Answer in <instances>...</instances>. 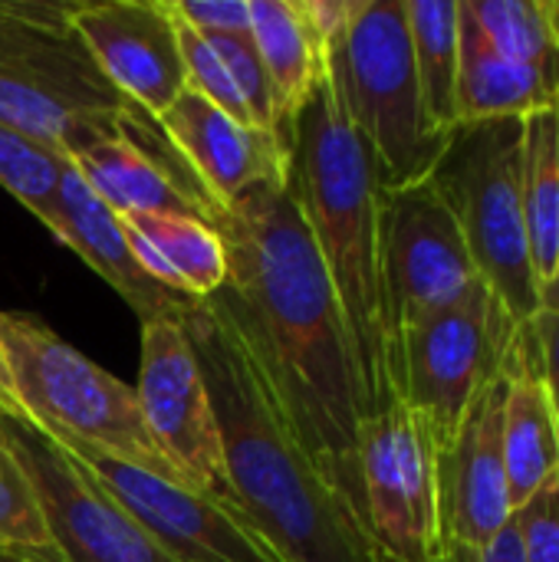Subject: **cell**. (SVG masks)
Here are the masks:
<instances>
[{"label":"cell","instance_id":"obj_22","mask_svg":"<svg viewBox=\"0 0 559 562\" xmlns=\"http://www.w3.org/2000/svg\"><path fill=\"white\" fill-rule=\"evenodd\" d=\"M250 40L273 92V132L287 145L290 125L326 69L290 0H250Z\"/></svg>","mask_w":559,"mask_h":562},{"label":"cell","instance_id":"obj_14","mask_svg":"<svg viewBox=\"0 0 559 562\" xmlns=\"http://www.w3.org/2000/svg\"><path fill=\"white\" fill-rule=\"evenodd\" d=\"M72 33L115 92L152 119L188 89L168 0H76Z\"/></svg>","mask_w":559,"mask_h":562},{"label":"cell","instance_id":"obj_29","mask_svg":"<svg viewBox=\"0 0 559 562\" xmlns=\"http://www.w3.org/2000/svg\"><path fill=\"white\" fill-rule=\"evenodd\" d=\"M208 43L224 59V66H227V72H231V79H234L244 105H247L250 122L264 132H273V92H270V79H267V69L257 56L254 40L250 36H214Z\"/></svg>","mask_w":559,"mask_h":562},{"label":"cell","instance_id":"obj_13","mask_svg":"<svg viewBox=\"0 0 559 562\" xmlns=\"http://www.w3.org/2000/svg\"><path fill=\"white\" fill-rule=\"evenodd\" d=\"M56 441L66 445L115 494V501L171 562H283L250 527L237 504L148 474L102 454L99 448L69 438Z\"/></svg>","mask_w":559,"mask_h":562},{"label":"cell","instance_id":"obj_27","mask_svg":"<svg viewBox=\"0 0 559 562\" xmlns=\"http://www.w3.org/2000/svg\"><path fill=\"white\" fill-rule=\"evenodd\" d=\"M0 553L30 562H66L59 557L33 487L16 458L0 441Z\"/></svg>","mask_w":559,"mask_h":562},{"label":"cell","instance_id":"obj_23","mask_svg":"<svg viewBox=\"0 0 559 562\" xmlns=\"http://www.w3.org/2000/svg\"><path fill=\"white\" fill-rule=\"evenodd\" d=\"M521 201L534 277L544 286L559 254V105L524 119Z\"/></svg>","mask_w":559,"mask_h":562},{"label":"cell","instance_id":"obj_12","mask_svg":"<svg viewBox=\"0 0 559 562\" xmlns=\"http://www.w3.org/2000/svg\"><path fill=\"white\" fill-rule=\"evenodd\" d=\"M138 412L155 451L198 494L231 501L224 477L214 408L181 319L142 323V369L135 385Z\"/></svg>","mask_w":559,"mask_h":562},{"label":"cell","instance_id":"obj_5","mask_svg":"<svg viewBox=\"0 0 559 562\" xmlns=\"http://www.w3.org/2000/svg\"><path fill=\"white\" fill-rule=\"evenodd\" d=\"M0 346L26 418L49 438L99 448L109 458L181 484L155 451L132 385L86 359L30 313H0Z\"/></svg>","mask_w":559,"mask_h":562},{"label":"cell","instance_id":"obj_31","mask_svg":"<svg viewBox=\"0 0 559 562\" xmlns=\"http://www.w3.org/2000/svg\"><path fill=\"white\" fill-rule=\"evenodd\" d=\"M168 10L208 40L250 36V0H168Z\"/></svg>","mask_w":559,"mask_h":562},{"label":"cell","instance_id":"obj_28","mask_svg":"<svg viewBox=\"0 0 559 562\" xmlns=\"http://www.w3.org/2000/svg\"><path fill=\"white\" fill-rule=\"evenodd\" d=\"M178 43H181V63H185L188 89L198 92L201 99H208L211 105H217L221 112H227L231 119H237L244 125H254L250 115H247V105H244V99H241V92H237L227 66H224V59L217 56V49L201 33L185 26L181 20H178Z\"/></svg>","mask_w":559,"mask_h":562},{"label":"cell","instance_id":"obj_2","mask_svg":"<svg viewBox=\"0 0 559 562\" xmlns=\"http://www.w3.org/2000/svg\"><path fill=\"white\" fill-rule=\"evenodd\" d=\"M201 366L234 504L283 562H385L356 510L323 481L227 316H181Z\"/></svg>","mask_w":559,"mask_h":562},{"label":"cell","instance_id":"obj_16","mask_svg":"<svg viewBox=\"0 0 559 562\" xmlns=\"http://www.w3.org/2000/svg\"><path fill=\"white\" fill-rule=\"evenodd\" d=\"M89 191L122 214H178L214 221V204L191 178L188 165L161 135L158 119L142 109L125 122L122 132L99 138L66 158Z\"/></svg>","mask_w":559,"mask_h":562},{"label":"cell","instance_id":"obj_10","mask_svg":"<svg viewBox=\"0 0 559 562\" xmlns=\"http://www.w3.org/2000/svg\"><path fill=\"white\" fill-rule=\"evenodd\" d=\"M0 441L26 474L66 562H171L115 494L33 418L0 412Z\"/></svg>","mask_w":559,"mask_h":562},{"label":"cell","instance_id":"obj_37","mask_svg":"<svg viewBox=\"0 0 559 562\" xmlns=\"http://www.w3.org/2000/svg\"><path fill=\"white\" fill-rule=\"evenodd\" d=\"M438 562H445V560H438Z\"/></svg>","mask_w":559,"mask_h":562},{"label":"cell","instance_id":"obj_15","mask_svg":"<svg viewBox=\"0 0 559 562\" xmlns=\"http://www.w3.org/2000/svg\"><path fill=\"white\" fill-rule=\"evenodd\" d=\"M504 398L507 362L478 392L455 438L435 454L441 543L481 550L511 524L504 471Z\"/></svg>","mask_w":559,"mask_h":562},{"label":"cell","instance_id":"obj_7","mask_svg":"<svg viewBox=\"0 0 559 562\" xmlns=\"http://www.w3.org/2000/svg\"><path fill=\"white\" fill-rule=\"evenodd\" d=\"M138 109L115 92L72 30L0 16V122L72 158L125 128Z\"/></svg>","mask_w":559,"mask_h":562},{"label":"cell","instance_id":"obj_26","mask_svg":"<svg viewBox=\"0 0 559 562\" xmlns=\"http://www.w3.org/2000/svg\"><path fill=\"white\" fill-rule=\"evenodd\" d=\"M66 158L0 122V188L53 231Z\"/></svg>","mask_w":559,"mask_h":562},{"label":"cell","instance_id":"obj_24","mask_svg":"<svg viewBox=\"0 0 559 562\" xmlns=\"http://www.w3.org/2000/svg\"><path fill=\"white\" fill-rule=\"evenodd\" d=\"M422 105L432 132L448 135L458 119L461 26L458 0H405Z\"/></svg>","mask_w":559,"mask_h":562},{"label":"cell","instance_id":"obj_18","mask_svg":"<svg viewBox=\"0 0 559 562\" xmlns=\"http://www.w3.org/2000/svg\"><path fill=\"white\" fill-rule=\"evenodd\" d=\"M59 244L76 250L132 310L142 323L152 319H181L194 303L185 293H175L152 280L145 267L138 263L125 227L112 207H105L89 184L79 178V171L66 161L59 178V198H56V224L49 231Z\"/></svg>","mask_w":559,"mask_h":562},{"label":"cell","instance_id":"obj_20","mask_svg":"<svg viewBox=\"0 0 559 562\" xmlns=\"http://www.w3.org/2000/svg\"><path fill=\"white\" fill-rule=\"evenodd\" d=\"M461 69H458V119H527L559 105V69L527 66L497 53L458 0ZM458 122V125H461Z\"/></svg>","mask_w":559,"mask_h":562},{"label":"cell","instance_id":"obj_21","mask_svg":"<svg viewBox=\"0 0 559 562\" xmlns=\"http://www.w3.org/2000/svg\"><path fill=\"white\" fill-rule=\"evenodd\" d=\"M125 237L152 280L191 300H211L227 280V247L198 217L122 214Z\"/></svg>","mask_w":559,"mask_h":562},{"label":"cell","instance_id":"obj_17","mask_svg":"<svg viewBox=\"0 0 559 562\" xmlns=\"http://www.w3.org/2000/svg\"><path fill=\"white\" fill-rule=\"evenodd\" d=\"M158 125L214 207L260 184L287 188V145L273 132L231 119L191 89L158 115Z\"/></svg>","mask_w":559,"mask_h":562},{"label":"cell","instance_id":"obj_36","mask_svg":"<svg viewBox=\"0 0 559 562\" xmlns=\"http://www.w3.org/2000/svg\"><path fill=\"white\" fill-rule=\"evenodd\" d=\"M0 562H30V560H20V557H7V553H0Z\"/></svg>","mask_w":559,"mask_h":562},{"label":"cell","instance_id":"obj_4","mask_svg":"<svg viewBox=\"0 0 559 562\" xmlns=\"http://www.w3.org/2000/svg\"><path fill=\"white\" fill-rule=\"evenodd\" d=\"M346 119L362 138L382 191L425 181L448 142L422 105L405 0H359L326 53Z\"/></svg>","mask_w":559,"mask_h":562},{"label":"cell","instance_id":"obj_19","mask_svg":"<svg viewBox=\"0 0 559 562\" xmlns=\"http://www.w3.org/2000/svg\"><path fill=\"white\" fill-rule=\"evenodd\" d=\"M504 471L511 514L559 474V422L530 323L517 326L507 352V398H504Z\"/></svg>","mask_w":559,"mask_h":562},{"label":"cell","instance_id":"obj_3","mask_svg":"<svg viewBox=\"0 0 559 562\" xmlns=\"http://www.w3.org/2000/svg\"><path fill=\"white\" fill-rule=\"evenodd\" d=\"M379 181L323 69L287 135V194L297 201L343 310L362 422L399 402L379 267Z\"/></svg>","mask_w":559,"mask_h":562},{"label":"cell","instance_id":"obj_6","mask_svg":"<svg viewBox=\"0 0 559 562\" xmlns=\"http://www.w3.org/2000/svg\"><path fill=\"white\" fill-rule=\"evenodd\" d=\"M524 119H478L451 128L428 181L451 207L478 277L517 323L540 310L524 201Z\"/></svg>","mask_w":559,"mask_h":562},{"label":"cell","instance_id":"obj_30","mask_svg":"<svg viewBox=\"0 0 559 562\" xmlns=\"http://www.w3.org/2000/svg\"><path fill=\"white\" fill-rule=\"evenodd\" d=\"M511 524L517 527L524 562H559V474L511 514Z\"/></svg>","mask_w":559,"mask_h":562},{"label":"cell","instance_id":"obj_11","mask_svg":"<svg viewBox=\"0 0 559 562\" xmlns=\"http://www.w3.org/2000/svg\"><path fill=\"white\" fill-rule=\"evenodd\" d=\"M359 484L366 530L382 560L438 562L445 557L435 448L402 402L362 422Z\"/></svg>","mask_w":559,"mask_h":562},{"label":"cell","instance_id":"obj_32","mask_svg":"<svg viewBox=\"0 0 559 562\" xmlns=\"http://www.w3.org/2000/svg\"><path fill=\"white\" fill-rule=\"evenodd\" d=\"M527 323H530L534 339H537V349H540L544 385H547V395H550V405H554L559 422V313L537 310L534 319H527Z\"/></svg>","mask_w":559,"mask_h":562},{"label":"cell","instance_id":"obj_9","mask_svg":"<svg viewBox=\"0 0 559 562\" xmlns=\"http://www.w3.org/2000/svg\"><path fill=\"white\" fill-rule=\"evenodd\" d=\"M379 267L399 395L402 336L461 300L481 280L451 207L428 178L379 191Z\"/></svg>","mask_w":559,"mask_h":562},{"label":"cell","instance_id":"obj_33","mask_svg":"<svg viewBox=\"0 0 559 562\" xmlns=\"http://www.w3.org/2000/svg\"><path fill=\"white\" fill-rule=\"evenodd\" d=\"M445 562H524L521 553V537H517V527L507 524L488 547L481 550H465V547H448L445 550Z\"/></svg>","mask_w":559,"mask_h":562},{"label":"cell","instance_id":"obj_25","mask_svg":"<svg viewBox=\"0 0 559 562\" xmlns=\"http://www.w3.org/2000/svg\"><path fill=\"white\" fill-rule=\"evenodd\" d=\"M484 40L507 59L559 69V0H461Z\"/></svg>","mask_w":559,"mask_h":562},{"label":"cell","instance_id":"obj_8","mask_svg":"<svg viewBox=\"0 0 559 562\" xmlns=\"http://www.w3.org/2000/svg\"><path fill=\"white\" fill-rule=\"evenodd\" d=\"M517 319L474 280L461 300L402 336L399 402L418 418L435 454L448 448L478 392L504 369Z\"/></svg>","mask_w":559,"mask_h":562},{"label":"cell","instance_id":"obj_1","mask_svg":"<svg viewBox=\"0 0 559 562\" xmlns=\"http://www.w3.org/2000/svg\"><path fill=\"white\" fill-rule=\"evenodd\" d=\"M227 280L211 303L237 329L323 481L362 517V398L339 300L287 188L260 184L214 211Z\"/></svg>","mask_w":559,"mask_h":562},{"label":"cell","instance_id":"obj_35","mask_svg":"<svg viewBox=\"0 0 559 562\" xmlns=\"http://www.w3.org/2000/svg\"><path fill=\"white\" fill-rule=\"evenodd\" d=\"M540 310H547V313H559V254H557V267H554V277L540 286Z\"/></svg>","mask_w":559,"mask_h":562},{"label":"cell","instance_id":"obj_34","mask_svg":"<svg viewBox=\"0 0 559 562\" xmlns=\"http://www.w3.org/2000/svg\"><path fill=\"white\" fill-rule=\"evenodd\" d=\"M0 412L3 415H16V418H26L16 392H13V379H10V369H7V356H3V346H0Z\"/></svg>","mask_w":559,"mask_h":562}]
</instances>
